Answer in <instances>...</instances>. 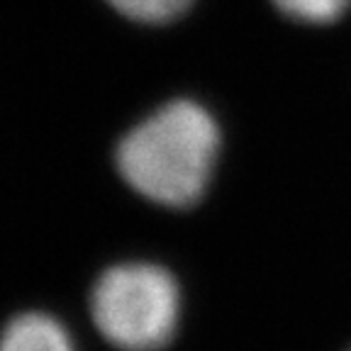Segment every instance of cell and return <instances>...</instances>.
<instances>
[{
	"label": "cell",
	"mask_w": 351,
	"mask_h": 351,
	"mask_svg": "<svg viewBox=\"0 0 351 351\" xmlns=\"http://www.w3.org/2000/svg\"><path fill=\"white\" fill-rule=\"evenodd\" d=\"M217 154L215 117L193 100H173L127 132L117 147V169L152 203L188 208L208 191Z\"/></svg>",
	"instance_id": "1"
},
{
	"label": "cell",
	"mask_w": 351,
	"mask_h": 351,
	"mask_svg": "<svg viewBox=\"0 0 351 351\" xmlns=\"http://www.w3.org/2000/svg\"><path fill=\"white\" fill-rule=\"evenodd\" d=\"M90 315L100 335L117 349L159 351L178 329L181 291L156 263H120L95 280Z\"/></svg>",
	"instance_id": "2"
},
{
	"label": "cell",
	"mask_w": 351,
	"mask_h": 351,
	"mask_svg": "<svg viewBox=\"0 0 351 351\" xmlns=\"http://www.w3.org/2000/svg\"><path fill=\"white\" fill-rule=\"evenodd\" d=\"M0 351H76V346L59 319L44 313H25L3 327Z\"/></svg>",
	"instance_id": "3"
},
{
	"label": "cell",
	"mask_w": 351,
	"mask_h": 351,
	"mask_svg": "<svg viewBox=\"0 0 351 351\" xmlns=\"http://www.w3.org/2000/svg\"><path fill=\"white\" fill-rule=\"evenodd\" d=\"M274 5L291 20L307 25H329L349 10L351 0H274Z\"/></svg>",
	"instance_id": "4"
},
{
	"label": "cell",
	"mask_w": 351,
	"mask_h": 351,
	"mask_svg": "<svg viewBox=\"0 0 351 351\" xmlns=\"http://www.w3.org/2000/svg\"><path fill=\"white\" fill-rule=\"evenodd\" d=\"M108 3L130 20L159 25L186 12L193 0H108Z\"/></svg>",
	"instance_id": "5"
}]
</instances>
